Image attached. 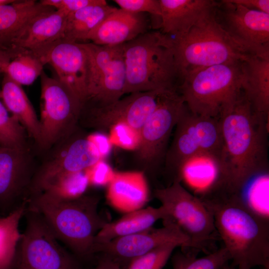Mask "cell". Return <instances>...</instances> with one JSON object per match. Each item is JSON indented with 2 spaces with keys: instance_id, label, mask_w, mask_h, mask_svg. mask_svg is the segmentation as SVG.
Segmentation results:
<instances>
[{
  "instance_id": "28",
  "label": "cell",
  "mask_w": 269,
  "mask_h": 269,
  "mask_svg": "<svg viewBox=\"0 0 269 269\" xmlns=\"http://www.w3.org/2000/svg\"><path fill=\"white\" fill-rule=\"evenodd\" d=\"M43 64L39 58L26 48L12 45L0 49V69L15 82L31 85L43 71Z\"/></svg>"
},
{
  "instance_id": "39",
  "label": "cell",
  "mask_w": 269,
  "mask_h": 269,
  "mask_svg": "<svg viewBox=\"0 0 269 269\" xmlns=\"http://www.w3.org/2000/svg\"><path fill=\"white\" fill-rule=\"evenodd\" d=\"M101 0H41L43 5L62 11L67 16L86 6L101 2Z\"/></svg>"
},
{
  "instance_id": "4",
  "label": "cell",
  "mask_w": 269,
  "mask_h": 269,
  "mask_svg": "<svg viewBox=\"0 0 269 269\" xmlns=\"http://www.w3.org/2000/svg\"><path fill=\"white\" fill-rule=\"evenodd\" d=\"M99 204L94 196L60 201L40 193L28 201L27 208L41 217L59 241L85 257L92 255L95 237L108 222L99 213Z\"/></svg>"
},
{
  "instance_id": "20",
  "label": "cell",
  "mask_w": 269,
  "mask_h": 269,
  "mask_svg": "<svg viewBox=\"0 0 269 269\" xmlns=\"http://www.w3.org/2000/svg\"><path fill=\"white\" fill-rule=\"evenodd\" d=\"M150 22L146 13L117 8L89 35L87 41L99 45H121L148 31Z\"/></svg>"
},
{
  "instance_id": "35",
  "label": "cell",
  "mask_w": 269,
  "mask_h": 269,
  "mask_svg": "<svg viewBox=\"0 0 269 269\" xmlns=\"http://www.w3.org/2000/svg\"><path fill=\"white\" fill-rule=\"evenodd\" d=\"M179 246L169 243L131 260L126 269H162L174 250Z\"/></svg>"
},
{
  "instance_id": "2",
  "label": "cell",
  "mask_w": 269,
  "mask_h": 269,
  "mask_svg": "<svg viewBox=\"0 0 269 269\" xmlns=\"http://www.w3.org/2000/svg\"><path fill=\"white\" fill-rule=\"evenodd\" d=\"M201 201L213 216L232 266L269 268V222L248 209L236 193L224 192Z\"/></svg>"
},
{
  "instance_id": "29",
  "label": "cell",
  "mask_w": 269,
  "mask_h": 269,
  "mask_svg": "<svg viewBox=\"0 0 269 269\" xmlns=\"http://www.w3.org/2000/svg\"><path fill=\"white\" fill-rule=\"evenodd\" d=\"M116 8L101 0L69 14L66 18L63 39L76 43L86 42L89 35Z\"/></svg>"
},
{
  "instance_id": "37",
  "label": "cell",
  "mask_w": 269,
  "mask_h": 269,
  "mask_svg": "<svg viewBox=\"0 0 269 269\" xmlns=\"http://www.w3.org/2000/svg\"><path fill=\"white\" fill-rule=\"evenodd\" d=\"M89 186L101 187L108 185L115 172L104 159H101L84 170Z\"/></svg>"
},
{
  "instance_id": "32",
  "label": "cell",
  "mask_w": 269,
  "mask_h": 269,
  "mask_svg": "<svg viewBox=\"0 0 269 269\" xmlns=\"http://www.w3.org/2000/svg\"><path fill=\"white\" fill-rule=\"evenodd\" d=\"M27 208L25 203L7 216L0 218V269H10L19 240V225Z\"/></svg>"
},
{
  "instance_id": "15",
  "label": "cell",
  "mask_w": 269,
  "mask_h": 269,
  "mask_svg": "<svg viewBox=\"0 0 269 269\" xmlns=\"http://www.w3.org/2000/svg\"><path fill=\"white\" fill-rule=\"evenodd\" d=\"M159 228L152 227L144 231L117 238L93 245L92 254L99 253L118 263L128 264L133 259L169 243L192 249L189 239L169 219L163 221Z\"/></svg>"
},
{
  "instance_id": "3",
  "label": "cell",
  "mask_w": 269,
  "mask_h": 269,
  "mask_svg": "<svg viewBox=\"0 0 269 269\" xmlns=\"http://www.w3.org/2000/svg\"><path fill=\"white\" fill-rule=\"evenodd\" d=\"M123 47L125 94L177 90V81L181 82V78L171 37L161 31H148L123 44Z\"/></svg>"
},
{
  "instance_id": "19",
  "label": "cell",
  "mask_w": 269,
  "mask_h": 269,
  "mask_svg": "<svg viewBox=\"0 0 269 269\" xmlns=\"http://www.w3.org/2000/svg\"><path fill=\"white\" fill-rule=\"evenodd\" d=\"M177 181H183L200 200L220 190L229 189L224 178L221 159L207 153H200L182 165Z\"/></svg>"
},
{
  "instance_id": "6",
  "label": "cell",
  "mask_w": 269,
  "mask_h": 269,
  "mask_svg": "<svg viewBox=\"0 0 269 269\" xmlns=\"http://www.w3.org/2000/svg\"><path fill=\"white\" fill-rule=\"evenodd\" d=\"M215 6L185 34L172 38L181 81L185 74L193 70L243 61L251 54L237 44L218 23Z\"/></svg>"
},
{
  "instance_id": "45",
  "label": "cell",
  "mask_w": 269,
  "mask_h": 269,
  "mask_svg": "<svg viewBox=\"0 0 269 269\" xmlns=\"http://www.w3.org/2000/svg\"><path fill=\"white\" fill-rule=\"evenodd\" d=\"M0 73H2V72H1V69H0Z\"/></svg>"
},
{
  "instance_id": "12",
  "label": "cell",
  "mask_w": 269,
  "mask_h": 269,
  "mask_svg": "<svg viewBox=\"0 0 269 269\" xmlns=\"http://www.w3.org/2000/svg\"><path fill=\"white\" fill-rule=\"evenodd\" d=\"M186 107L177 90L166 91L141 128L136 156L149 171H154L164 159L171 133Z\"/></svg>"
},
{
  "instance_id": "10",
  "label": "cell",
  "mask_w": 269,
  "mask_h": 269,
  "mask_svg": "<svg viewBox=\"0 0 269 269\" xmlns=\"http://www.w3.org/2000/svg\"><path fill=\"white\" fill-rule=\"evenodd\" d=\"M80 43L85 52L87 62L85 103L106 105L122 98L125 94L126 82L123 44Z\"/></svg>"
},
{
  "instance_id": "18",
  "label": "cell",
  "mask_w": 269,
  "mask_h": 269,
  "mask_svg": "<svg viewBox=\"0 0 269 269\" xmlns=\"http://www.w3.org/2000/svg\"><path fill=\"white\" fill-rule=\"evenodd\" d=\"M101 159H104L98 149L87 138L74 140L43 166L33 177L29 199L39 193L54 177L64 173L84 171Z\"/></svg>"
},
{
  "instance_id": "42",
  "label": "cell",
  "mask_w": 269,
  "mask_h": 269,
  "mask_svg": "<svg viewBox=\"0 0 269 269\" xmlns=\"http://www.w3.org/2000/svg\"><path fill=\"white\" fill-rule=\"evenodd\" d=\"M96 268L97 269H122L118 263L105 255L100 258Z\"/></svg>"
},
{
  "instance_id": "17",
  "label": "cell",
  "mask_w": 269,
  "mask_h": 269,
  "mask_svg": "<svg viewBox=\"0 0 269 269\" xmlns=\"http://www.w3.org/2000/svg\"><path fill=\"white\" fill-rule=\"evenodd\" d=\"M38 57L43 65H51L57 79L71 90L84 105L87 100V62L80 43L62 38Z\"/></svg>"
},
{
  "instance_id": "24",
  "label": "cell",
  "mask_w": 269,
  "mask_h": 269,
  "mask_svg": "<svg viewBox=\"0 0 269 269\" xmlns=\"http://www.w3.org/2000/svg\"><path fill=\"white\" fill-rule=\"evenodd\" d=\"M106 198L109 204L121 212L128 213L142 208L149 199L144 172H116L108 185Z\"/></svg>"
},
{
  "instance_id": "21",
  "label": "cell",
  "mask_w": 269,
  "mask_h": 269,
  "mask_svg": "<svg viewBox=\"0 0 269 269\" xmlns=\"http://www.w3.org/2000/svg\"><path fill=\"white\" fill-rule=\"evenodd\" d=\"M242 92L254 113L269 123V55L250 54L242 61Z\"/></svg>"
},
{
  "instance_id": "34",
  "label": "cell",
  "mask_w": 269,
  "mask_h": 269,
  "mask_svg": "<svg viewBox=\"0 0 269 269\" xmlns=\"http://www.w3.org/2000/svg\"><path fill=\"white\" fill-rule=\"evenodd\" d=\"M1 99L0 89V146L26 149L25 130L7 110Z\"/></svg>"
},
{
  "instance_id": "7",
  "label": "cell",
  "mask_w": 269,
  "mask_h": 269,
  "mask_svg": "<svg viewBox=\"0 0 269 269\" xmlns=\"http://www.w3.org/2000/svg\"><path fill=\"white\" fill-rule=\"evenodd\" d=\"M168 218L189 239L193 252L207 254L208 246L220 240L213 216L203 202L179 181L153 192Z\"/></svg>"
},
{
  "instance_id": "11",
  "label": "cell",
  "mask_w": 269,
  "mask_h": 269,
  "mask_svg": "<svg viewBox=\"0 0 269 269\" xmlns=\"http://www.w3.org/2000/svg\"><path fill=\"white\" fill-rule=\"evenodd\" d=\"M41 78L39 120L42 148H48L69 133L80 118L83 104L77 96L57 78L43 71Z\"/></svg>"
},
{
  "instance_id": "1",
  "label": "cell",
  "mask_w": 269,
  "mask_h": 269,
  "mask_svg": "<svg viewBox=\"0 0 269 269\" xmlns=\"http://www.w3.org/2000/svg\"><path fill=\"white\" fill-rule=\"evenodd\" d=\"M219 121L223 173L230 189L238 193L252 177L269 171V123L254 113L242 92Z\"/></svg>"
},
{
  "instance_id": "38",
  "label": "cell",
  "mask_w": 269,
  "mask_h": 269,
  "mask_svg": "<svg viewBox=\"0 0 269 269\" xmlns=\"http://www.w3.org/2000/svg\"><path fill=\"white\" fill-rule=\"evenodd\" d=\"M120 8L133 13H149L160 18L159 0H114Z\"/></svg>"
},
{
  "instance_id": "48",
  "label": "cell",
  "mask_w": 269,
  "mask_h": 269,
  "mask_svg": "<svg viewBox=\"0 0 269 269\" xmlns=\"http://www.w3.org/2000/svg\"></svg>"
},
{
  "instance_id": "25",
  "label": "cell",
  "mask_w": 269,
  "mask_h": 269,
  "mask_svg": "<svg viewBox=\"0 0 269 269\" xmlns=\"http://www.w3.org/2000/svg\"><path fill=\"white\" fill-rule=\"evenodd\" d=\"M168 218V214L161 205L157 208L148 207L126 213L116 221L107 222L96 235L93 245L144 231L152 227L158 220L163 221Z\"/></svg>"
},
{
  "instance_id": "26",
  "label": "cell",
  "mask_w": 269,
  "mask_h": 269,
  "mask_svg": "<svg viewBox=\"0 0 269 269\" xmlns=\"http://www.w3.org/2000/svg\"><path fill=\"white\" fill-rule=\"evenodd\" d=\"M53 9L34 0H15L0 5V48L10 47L30 20Z\"/></svg>"
},
{
  "instance_id": "9",
  "label": "cell",
  "mask_w": 269,
  "mask_h": 269,
  "mask_svg": "<svg viewBox=\"0 0 269 269\" xmlns=\"http://www.w3.org/2000/svg\"><path fill=\"white\" fill-rule=\"evenodd\" d=\"M24 215L26 226L10 269H79L37 212L27 208Z\"/></svg>"
},
{
  "instance_id": "47",
  "label": "cell",
  "mask_w": 269,
  "mask_h": 269,
  "mask_svg": "<svg viewBox=\"0 0 269 269\" xmlns=\"http://www.w3.org/2000/svg\"><path fill=\"white\" fill-rule=\"evenodd\" d=\"M1 217V216H0V218Z\"/></svg>"
},
{
  "instance_id": "46",
  "label": "cell",
  "mask_w": 269,
  "mask_h": 269,
  "mask_svg": "<svg viewBox=\"0 0 269 269\" xmlns=\"http://www.w3.org/2000/svg\"><path fill=\"white\" fill-rule=\"evenodd\" d=\"M93 269H97V268L95 267V268H94Z\"/></svg>"
},
{
  "instance_id": "13",
  "label": "cell",
  "mask_w": 269,
  "mask_h": 269,
  "mask_svg": "<svg viewBox=\"0 0 269 269\" xmlns=\"http://www.w3.org/2000/svg\"><path fill=\"white\" fill-rule=\"evenodd\" d=\"M215 17L227 34L249 53L269 55V14L223 0L217 2Z\"/></svg>"
},
{
  "instance_id": "43",
  "label": "cell",
  "mask_w": 269,
  "mask_h": 269,
  "mask_svg": "<svg viewBox=\"0 0 269 269\" xmlns=\"http://www.w3.org/2000/svg\"><path fill=\"white\" fill-rule=\"evenodd\" d=\"M220 269H240L229 264V263L224 265ZM262 269H269V268H263Z\"/></svg>"
},
{
  "instance_id": "5",
  "label": "cell",
  "mask_w": 269,
  "mask_h": 269,
  "mask_svg": "<svg viewBox=\"0 0 269 269\" xmlns=\"http://www.w3.org/2000/svg\"><path fill=\"white\" fill-rule=\"evenodd\" d=\"M242 62L200 68L185 74L177 91L189 111L219 119L242 93Z\"/></svg>"
},
{
  "instance_id": "44",
  "label": "cell",
  "mask_w": 269,
  "mask_h": 269,
  "mask_svg": "<svg viewBox=\"0 0 269 269\" xmlns=\"http://www.w3.org/2000/svg\"><path fill=\"white\" fill-rule=\"evenodd\" d=\"M15 0H0V5L13 2Z\"/></svg>"
},
{
  "instance_id": "31",
  "label": "cell",
  "mask_w": 269,
  "mask_h": 269,
  "mask_svg": "<svg viewBox=\"0 0 269 269\" xmlns=\"http://www.w3.org/2000/svg\"><path fill=\"white\" fill-rule=\"evenodd\" d=\"M89 186L84 170L64 173L49 180L38 194L57 200L70 201L84 196Z\"/></svg>"
},
{
  "instance_id": "36",
  "label": "cell",
  "mask_w": 269,
  "mask_h": 269,
  "mask_svg": "<svg viewBox=\"0 0 269 269\" xmlns=\"http://www.w3.org/2000/svg\"><path fill=\"white\" fill-rule=\"evenodd\" d=\"M110 140L115 144L123 149L136 150L141 142L140 131L125 123H118L110 129Z\"/></svg>"
},
{
  "instance_id": "40",
  "label": "cell",
  "mask_w": 269,
  "mask_h": 269,
  "mask_svg": "<svg viewBox=\"0 0 269 269\" xmlns=\"http://www.w3.org/2000/svg\"><path fill=\"white\" fill-rule=\"evenodd\" d=\"M87 138L96 146L103 159L109 154L113 144L109 136L103 133H95Z\"/></svg>"
},
{
  "instance_id": "8",
  "label": "cell",
  "mask_w": 269,
  "mask_h": 269,
  "mask_svg": "<svg viewBox=\"0 0 269 269\" xmlns=\"http://www.w3.org/2000/svg\"><path fill=\"white\" fill-rule=\"evenodd\" d=\"M173 138L164 159V171L171 183L177 181L184 163L200 153H207L221 161L223 141L219 119L198 116L187 107L175 127Z\"/></svg>"
},
{
  "instance_id": "14",
  "label": "cell",
  "mask_w": 269,
  "mask_h": 269,
  "mask_svg": "<svg viewBox=\"0 0 269 269\" xmlns=\"http://www.w3.org/2000/svg\"><path fill=\"white\" fill-rule=\"evenodd\" d=\"M165 91L133 93L106 105L86 102L83 107L81 116L86 117L90 126L101 130H109L117 124L125 123L140 131Z\"/></svg>"
},
{
  "instance_id": "22",
  "label": "cell",
  "mask_w": 269,
  "mask_h": 269,
  "mask_svg": "<svg viewBox=\"0 0 269 269\" xmlns=\"http://www.w3.org/2000/svg\"><path fill=\"white\" fill-rule=\"evenodd\" d=\"M67 17L64 12L55 9L39 14L29 21L11 46L29 49L38 57L63 38Z\"/></svg>"
},
{
  "instance_id": "27",
  "label": "cell",
  "mask_w": 269,
  "mask_h": 269,
  "mask_svg": "<svg viewBox=\"0 0 269 269\" xmlns=\"http://www.w3.org/2000/svg\"><path fill=\"white\" fill-rule=\"evenodd\" d=\"M0 90L1 100L8 112L39 145V120L22 86L4 74Z\"/></svg>"
},
{
  "instance_id": "41",
  "label": "cell",
  "mask_w": 269,
  "mask_h": 269,
  "mask_svg": "<svg viewBox=\"0 0 269 269\" xmlns=\"http://www.w3.org/2000/svg\"><path fill=\"white\" fill-rule=\"evenodd\" d=\"M228 2L242 5L248 8L269 14V0H226Z\"/></svg>"
},
{
  "instance_id": "33",
  "label": "cell",
  "mask_w": 269,
  "mask_h": 269,
  "mask_svg": "<svg viewBox=\"0 0 269 269\" xmlns=\"http://www.w3.org/2000/svg\"><path fill=\"white\" fill-rule=\"evenodd\" d=\"M230 261L223 246L201 257L189 252H177L172 257L173 269H220Z\"/></svg>"
},
{
  "instance_id": "16",
  "label": "cell",
  "mask_w": 269,
  "mask_h": 269,
  "mask_svg": "<svg viewBox=\"0 0 269 269\" xmlns=\"http://www.w3.org/2000/svg\"><path fill=\"white\" fill-rule=\"evenodd\" d=\"M26 149L0 146V216L12 213L27 200L32 178Z\"/></svg>"
},
{
  "instance_id": "30",
  "label": "cell",
  "mask_w": 269,
  "mask_h": 269,
  "mask_svg": "<svg viewBox=\"0 0 269 269\" xmlns=\"http://www.w3.org/2000/svg\"><path fill=\"white\" fill-rule=\"evenodd\" d=\"M269 171L250 178L237 193L244 206L260 218L269 222Z\"/></svg>"
},
{
  "instance_id": "23",
  "label": "cell",
  "mask_w": 269,
  "mask_h": 269,
  "mask_svg": "<svg viewBox=\"0 0 269 269\" xmlns=\"http://www.w3.org/2000/svg\"><path fill=\"white\" fill-rule=\"evenodd\" d=\"M159 2L161 31L173 38L187 33L217 3L211 0H159Z\"/></svg>"
}]
</instances>
